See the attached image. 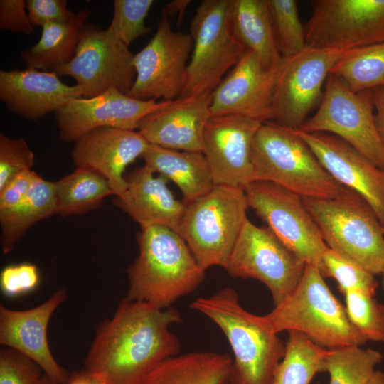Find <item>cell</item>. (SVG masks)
Instances as JSON below:
<instances>
[{
  "instance_id": "bcb514c9",
  "label": "cell",
  "mask_w": 384,
  "mask_h": 384,
  "mask_svg": "<svg viewBox=\"0 0 384 384\" xmlns=\"http://www.w3.org/2000/svg\"><path fill=\"white\" fill-rule=\"evenodd\" d=\"M65 384H103L95 375L85 368L70 373L68 380Z\"/></svg>"
},
{
  "instance_id": "f546056e",
  "label": "cell",
  "mask_w": 384,
  "mask_h": 384,
  "mask_svg": "<svg viewBox=\"0 0 384 384\" xmlns=\"http://www.w3.org/2000/svg\"><path fill=\"white\" fill-rule=\"evenodd\" d=\"M57 214L63 217L83 215L100 208L103 200L114 196L108 181L97 171L77 166L55 181Z\"/></svg>"
},
{
  "instance_id": "2e32d148",
  "label": "cell",
  "mask_w": 384,
  "mask_h": 384,
  "mask_svg": "<svg viewBox=\"0 0 384 384\" xmlns=\"http://www.w3.org/2000/svg\"><path fill=\"white\" fill-rule=\"evenodd\" d=\"M262 123L237 115L210 117L203 132V154L215 185L245 190L255 181L251 151Z\"/></svg>"
},
{
  "instance_id": "e0dca14e",
  "label": "cell",
  "mask_w": 384,
  "mask_h": 384,
  "mask_svg": "<svg viewBox=\"0 0 384 384\" xmlns=\"http://www.w3.org/2000/svg\"><path fill=\"white\" fill-rule=\"evenodd\" d=\"M166 102L137 100L118 90L110 89L92 97L71 100L55 112V119L61 139L75 142L98 127L135 130L144 116L160 108Z\"/></svg>"
},
{
  "instance_id": "603a6c76",
  "label": "cell",
  "mask_w": 384,
  "mask_h": 384,
  "mask_svg": "<svg viewBox=\"0 0 384 384\" xmlns=\"http://www.w3.org/2000/svg\"><path fill=\"white\" fill-rule=\"evenodd\" d=\"M80 97L82 89L65 84L55 71L30 68L0 71L1 100L11 112L30 121L56 112Z\"/></svg>"
},
{
  "instance_id": "484cf974",
  "label": "cell",
  "mask_w": 384,
  "mask_h": 384,
  "mask_svg": "<svg viewBox=\"0 0 384 384\" xmlns=\"http://www.w3.org/2000/svg\"><path fill=\"white\" fill-rule=\"evenodd\" d=\"M234 33L267 70L278 68L284 58L277 43L267 0H232Z\"/></svg>"
},
{
  "instance_id": "30bf717a",
  "label": "cell",
  "mask_w": 384,
  "mask_h": 384,
  "mask_svg": "<svg viewBox=\"0 0 384 384\" xmlns=\"http://www.w3.org/2000/svg\"><path fill=\"white\" fill-rule=\"evenodd\" d=\"M248 206L272 232L306 265L323 275V254L327 248L302 198L272 182L255 181L245 189Z\"/></svg>"
},
{
  "instance_id": "cb8c5ba5",
  "label": "cell",
  "mask_w": 384,
  "mask_h": 384,
  "mask_svg": "<svg viewBox=\"0 0 384 384\" xmlns=\"http://www.w3.org/2000/svg\"><path fill=\"white\" fill-rule=\"evenodd\" d=\"M147 165L137 167L127 178L126 191L114 203L142 228L165 226L178 233L186 203L177 200L167 179Z\"/></svg>"
},
{
  "instance_id": "8d00e7d4",
  "label": "cell",
  "mask_w": 384,
  "mask_h": 384,
  "mask_svg": "<svg viewBox=\"0 0 384 384\" xmlns=\"http://www.w3.org/2000/svg\"><path fill=\"white\" fill-rule=\"evenodd\" d=\"M154 2L153 0H114L113 18L107 31L129 47L134 41L149 32L145 20Z\"/></svg>"
},
{
  "instance_id": "d6986e66",
  "label": "cell",
  "mask_w": 384,
  "mask_h": 384,
  "mask_svg": "<svg viewBox=\"0 0 384 384\" xmlns=\"http://www.w3.org/2000/svg\"><path fill=\"white\" fill-rule=\"evenodd\" d=\"M292 130L306 143L338 183L368 201L384 228V170L336 135Z\"/></svg>"
},
{
  "instance_id": "4dcf8cb0",
  "label": "cell",
  "mask_w": 384,
  "mask_h": 384,
  "mask_svg": "<svg viewBox=\"0 0 384 384\" xmlns=\"http://www.w3.org/2000/svg\"><path fill=\"white\" fill-rule=\"evenodd\" d=\"M288 333L285 354L277 368L273 384H309L316 373L324 372L329 349L300 332Z\"/></svg>"
},
{
  "instance_id": "4fadbf2b",
  "label": "cell",
  "mask_w": 384,
  "mask_h": 384,
  "mask_svg": "<svg viewBox=\"0 0 384 384\" xmlns=\"http://www.w3.org/2000/svg\"><path fill=\"white\" fill-rule=\"evenodd\" d=\"M132 53L114 35L92 24L80 31L74 57L54 71L59 77L73 78L92 97L116 89L127 95L136 78Z\"/></svg>"
},
{
  "instance_id": "52a82bcc",
  "label": "cell",
  "mask_w": 384,
  "mask_h": 384,
  "mask_svg": "<svg viewBox=\"0 0 384 384\" xmlns=\"http://www.w3.org/2000/svg\"><path fill=\"white\" fill-rule=\"evenodd\" d=\"M245 190L215 185L206 195L186 204L178 233L205 271L225 267L247 220Z\"/></svg>"
},
{
  "instance_id": "ffe728a7",
  "label": "cell",
  "mask_w": 384,
  "mask_h": 384,
  "mask_svg": "<svg viewBox=\"0 0 384 384\" xmlns=\"http://www.w3.org/2000/svg\"><path fill=\"white\" fill-rule=\"evenodd\" d=\"M68 297L67 290L55 291L44 302L26 310H13L0 304V344L36 362L57 384H65L70 373L61 366L50 349L47 330L54 311Z\"/></svg>"
},
{
  "instance_id": "f6af8a7d",
  "label": "cell",
  "mask_w": 384,
  "mask_h": 384,
  "mask_svg": "<svg viewBox=\"0 0 384 384\" xmlns=\"http://www.w3.org/2000/svg\"><path fill=\"white\" fill-rule=\"evenodd\" d=\"M190 3V0L171 1L162 8V14L166 15L169 18L176 16L178 22H180Z\"/></svg>"
},
{
  "instance_id": "7bdbcfd3",
  "label": "cell",
  "mask_w": 384,
  "mask_h": 384,
  "mask_svg": "<svg viewBox=\"0 0 384 384\" xmlns=\"http://www.w3.org/2000/svg\"><path fill=\"white\" fill-rule=\"evenodd\" d=\"M24 0L0 1V28L30 35L33 33Z\"/></svg>"
},
{
  "instance_id": "d590c367",
  "label": "cell",
  "mask_w": 384,
  "mask_h": 384,
  "mask_svg": "<svg viewBox=\"0 0 384 384\" xmlns=\"http://www.w3.org/2000/svg\"><path fill=\"white\" fill-rule=\"evenodd\" d=\"M324 278L332 277L343 295L358 290L375 297L378 282L374 275L361 267L341 257L328 247L322 257Z\"/></svg>"
},
{
  "instance_id": "5b68a950",
  "label": "cell",
  "mask_w": 384,
  "mask_h": 384,
  "mask_svg": "<svg viewBox=\"0 0 384 384\" xmlns=\"http://www.w3.org/2000/svg\"><path fill=\"white\" fill-rule=\"evenodd\" d=\"M251 161L255 181L274 183L302 198H331L343 188L292 129L273 121L259 127Z\"/></svg>"
},
{
  "instance_id": "ba28073f",
  "label": "cell",
  "mask_w": 384,
  "mask_h": 384,
  "mask_svg": "<svg viewBox=\"0 0 384 384\" xmlns=\"http://www.w3.org/2000/svg\"><path fill=\"white\" fill-rule=\"evenodd\" d=\"M232 0H203L189 29L193 41L184 87L179 98L212 92L247 50L235 36Z\"/></svg>"
},
{
  "instance_id": "1f68e13d",
  "label": "cell",
  "mask_w": 384,
  "mask_h": 384,
  "mask_svg": "<svg viewBox=\"0 0 384 384\" xmlns=\"http://www.w3.org/2000/svg\"><path fill=\"white\" fill-rule=\"evenodd\" d=\"M330 73L356 92L384 85V41L348 50Z\"/></svg>"
},
{
  "instance_id": "836d02e7",
  "label": "cell",
  "mask_w": 384,
  "mask_h": 384,
  "mask_svg": "<svg viewBox=\"0 0 384 384\" xmlns=\"http://www.w3.org/2000/svg\"><path fill=\"white\" fill-rule=\"evenodd\" d=\"M279 50L283 57L292 56L307 46L296 0H267Z\"/></svg>"
},
{
  "instance_id": "ac0fdd59",
  "label": "cell",
  "mask_w": 384,
  "mask_h": 384,
  "mask_svg": "<svg viewBox=\"0 0 384 384\" xmlns=\"http://www.w3.org/2000/svg\"><path fill=\"white\" fill-rule=\"evenodd\" d=\"M278 68H265L254 53L247 50L212 92L211 115H237L262 122L273 121Z\"/></svg>"
},
{
  "instance_id": "7c38bea8",
  "label": "cell",
  "mask_w": 384,
  "mask_h": 384,
  "mask_svg": "<svg viewBox=\"0 0 384 384\" xmlns=\"http://www.w3.org/2000/svg\"><path fill=\"white\" fill-rule=\"evenodd\" d=\"M348 50L307 46L292 56L284 57L274 82L273 122L299 129L319 106L327 77Z\"/></svg>"
},
{
  "instance_id": "9c48e42d",
  "label": "cell",
  "mask_w": 384,
  "mask_h": 384,
  "mask_svg": "<svg viewBox=\"0 0 384 384\" xmlns=\"http://www.w3.org/2000/svg\"><path fill=\"white\" fill-rule=\"evenodd\" d=\"M299 129L336 135L384 170V144L375 122L371 90L353 92L330 73L316 112Z\"/></svg>"
},
{
  "instance_id": "d4e9b609",
  "label": "cell",
  "mask_w": 384,
  "mask_h": 384,
  "mask_svg": "<svg viewBox=\"0 0 384 384\" xmlns=\"http://www.w3.org/2000/svg\"><path fill=\"white\" fill-rule=\"evenodd\" d=\"M142 158L155 173L175 183L186 204L206 195L215 186L202 152L174 150L149 144Z\"/></svg>"
},
{
  "instance_id": "7dc6e473",
  "label": "cell",
  "mask_w": 384,
  "mask_h": 384,
  "mask_svg": "<svg viewBox=\"0 0 384 384\" xmlns=\"http://www.w3.org/2000/svg\"><path fill=\"white\" fill-rule=\"evenodd\" d=\"M369 384H384V373L380 370H375Z\"/></svg>"
},
{
  "instance_id": "8992f818",
  "label": "cell",
  "mask_w": 384,
  "mask_h": 384,
  "mask_svg": "<svg viewBox=\"0 0 384 384\" xmlns=\"http://www.w3.org/2000/svg\"><path fill=\"white\" fill-rule=\"evenodd\" d=\"M326 246L373 275L384 270V228L368 201L344 187L335 197L302 198Z\"/></svg>"
},
{
  "instance_id": "ab89813d",
  "label": "cell",
  "mask_w": 384,
  "mask_h": 384,
  "mask_svg": "<svg viewBox=\"0 0 384 384\" xmlns=\"http://www.w3.org/2000/svg\"><path fill=\"white\" fill-rule=\"evenodd\" d=\"M39 275L36 265L30 263L9 265L0 274V285L6 297H16L33 290L38 285Z\"/></svg>"
},
{
  "instance_id": "7402d4cb",
  "label": "cell",
  "mask_w": 384,
  "mask_h": 384,
  "mask_svg": "<svg viewBox=\"0 0 384 384\" xmlns=\"http://www.w3.org/2000/svg\"><path fill=\"white\" fill-rule=\"evenodd\" d=\"M211 93L166 101L140 120L139 132L149 144L203 153L204 128L212 116Z\"/></svg>"
},
{
  "instance_id": "60d3db41",
  "label": "cell",
  "mask_w": 384,
  "mask_h": 384,
  "mask_svg": "<svg viewBox=\"0 0 384 384\" xmlns=\"http://www.w3.org/2000/svg\"><path fill=\"white\" fill-rule=\"evenodd\" d=\"M26 3L29 19L34 27L67 21L75 15L68 9L66 0H27Z\"/></svg>"
},
{
  "instance_id": "ee69618b",
  "label": "cell",
  "mask_w": 384,
  "mask_h": 384,
  "mask_svg": "<svg viewBox=\"0 0 384 384\" xmlns=\"http://www.w3.org/2000/svg\"><path fill=\"white\" fill-rule=\"evenodd\" d=\"M374 105L375 122L378 134L384 144V85L371 89Z\"/></svg>"
},
{
  "instance_id": "7a4b0ae2",
  "label": "cell",
  "mask_w": 384,
  "mask_h": 384,
  "mask_svg": "<svg viewBox=\"0 0 384 384\" xmlns=\"http://www.w3.org/2000/svg\"><path fill=\"white\" fill-rule=\"evenodd\" d=\"M137 242L139 254L127 270L126 298L165 309L203 282L205 270L175 230L142 228Z\"/></svg>"
},
{
  "instance_id": "d6a6232c",
  "label": "cell",
  "mask_w": 384,
  "mask_h": 384,
  "mask_svg": "<svg viewBox=\"0 0 384 384\" xmlns=\"http://www.w3.org/2000/svg\"><path fill=\"white\" fill-rule=\"evenodd\" d=\"M383 360L378 351L346 346L329 349L324 372L329 374V384H369L375 367Z\"/></svg>"
},
{
  "instance_id": "c3c4849f",
  "label": "cell",
  "mask_w": 384,
  "mask_h": 384,
  "mask_svg": "<svg viewBox=\"0 0 384 384\" xmlns=\"http://www.w3.org/2000/svg\"><path fill=\"white\" fill-rule=\"evenodd\" d=\"M38 384H57L54 381H53L48 376H47L45 373L41 378V380Z\"/></svg>"
},
{
  "instance_id": "3957f363",
  "label": "cell",
  "mask_w": 384,
  "mask_h": 384,
  "mask_svg": "<svg viewBox=\"0 0 384 384\" xmlns=\"http://www.w3.org/2000/svg\"><path fill=\"white\" fill-rule=\"evenodd\" d=\"M251 318L270 332L296 331L327 349L361 346L368 341L351 324L320 270L311 265H306L297 287L282 302L269 314H251Z\"/></svg>"
},
{
  "instance_id": "681fc988",
  "label": "cell",
  "mask_w": 384,
  "mask_h": 384,
  "mask_svg": "<svg viewBox=\"0 0 384 384\" xmlns=\"http://www.w3.org/2000/svg\"><path fill=\"white\" fill-rule=\"evenodd\" d=\"M383 282H382V287H383V289L384 291V270L383 272Z\"/></svg>"
},
{
  "instance_id": "f907efd6",
  "label": "cell",
  "mask_w": 384,
  "mask_h": 384,
  "mask_svg": "<svg viewBox=\"0 0 384 384\" xmlns=\"http://www.w3.org/2000/svg\"><path fill=\"white\" fill-rule=\"evenodd\" d=\"M316 384H321V383H316Z\"/></svg>"
},
{
  "instance_id": "9a60e30c",
  "label": "cell",
  "mask_w": 384,
  "mask_h": 384,
  "mask_svg": "<svg viewBox=\"0 0 384 384\" xmlns=\"http://www.w3.org/2000/svg\"><path fill=\"white\" fill-rule=\"evenodd\" d=\"M306 46L351 50L384 41V0H315Z\"/></svg>"
},
{
  "instance_id": "5bb4252c",
  "label": "cell",
  "mask_w": 384,
  "mask_h": 384,
  "mask_svg": "<svg viewBox=\"0 0 384 384\" xmlns=\"http://www.w3.org/2000/svg\"><path fill=\"white\" fill-rule=\"evenodd\" d=\"M193 48L190 33L174 31L169 18L161 14L154 36L134 55L136 78L127 95L141 100L179 98Z\"/></svg>"
},
{
  "instance_id": "74e56055",
  "label": "cell",
  "mask_w": 384,
  "mask_h": 384,
  "mask_svg": "<svg viewBox=\"0 0 384 384\" xmlns=\"http://www.w3.org/2000/svg\"><path fill=\"white\" fill-rule=\"evenodd\" d=\"M34 154L23 138L0 134V189L21 172L32 170Z\"/></svg>"
},
{
  "instance_id": "44dd1931",
  "label": "cell",
  "mask_w": 384,
  "mask_h": 384,
  "mask_svg": "<svg viewBox=\"0 0 384 384\" xmlns=\"http://www.w3.org/2000/svg\"><path fill=\"white\" fill-rule=\"evenodd\" d=\"M149 143L138 131L109 127L93 129L74 142L71 159L76 166L89 167L109 182L114 196L127 189V166L142 157Z\"/></svg>"
},
{
  "instance_id": "f35d334b",
  "label": "cell",
  "mask_w": 384,
  "mask_h": 384,
  "mask_svg": "<svg viewBox=\"0 0 384 384\" xmlns=\"http://www.w3.org/2000/svg\"><path fill=\"white\" fill-rule=\"evenodd\" d=\"M42 368L21 352L9 347L0 349V384H38Z\"/></svg>"
},
{
  "instance_id": "83f0119b",
  "label": "cell",
  "mask_w": 384,
  "mask_h": 384,
  "mask_svg": "<svg viewBox=\"0 0 384 384\" xmlns=\"http://www.w3.org/2000/svg\"><path fill=\"white\" fill-rule=\"evenodd\" d=\"M90 14L88 9H84L67 21L50 23L42 27L39 41L21 53L27 68L54 71L70 61L79 33Z\"/></svg>"
},
{
  "instance_id": "4316f807",
  "label": "cell",
  "mask_w": 384,
  "mask_h": 384,
  "mask_svg": "<svg viewBox=\"0 0 384 384\" xmlns=\"http://www.w3.org/2000/svg\"><path fill=\"white\" fill-rule=\"evenodd\" d=\"M233 358L213 351H195L168 358L142 384H231Z\"/></svg>"
},
{
  "instance_id": "8fae6325",
  "label": "cell",
  "mask_w": 384,
  "mask_h": 384,
  "mask_svg": "<svg viewBox=\"0 0 384 384\" xmlns=\"http://www.w3.org/2000/svg\"><path fill=\"white\" fill-rule=\"evenodd\" d=\"M305 266L267 226L247 219L224 269L233 277L262 282L277 306L297 287Z\"/></svg>"
},
{
  "instance_id": "e575fe53",
  "label": "cell",
  "mask_w": 384,
  "mask_h": 384,
  "mask_svg": "<svg viewBox=\"0 0 384 384\" xmlns=\"http://www.w3.org/2000/svg\"><path fill=\"white\" fill-rule=\"evenodd\" d=\"M344 297L351 324L368 341L384 344V305L375 297L358 290L349 291Z\"/></svg>"
},
{
  "instance_id": "6da1fadb",
  "label": "cell",
  "mask_w": 384,
  "mask_h": 384,
  "mask_svg": "<svg viewBox=\"0 0 384 384\" xmlns=\"http://www.w3.org/2000/svg\"><path fill=\"white\" fill-rule=\"evenodd\" d=\"M181 321L173 307L124 297L113 316L97 325L85 369L103 384H142L159 363L178 354L180 342L170 326Z\"/></svg>"
},
{
  "instance_id": "b9f144b4",
  "label": "cell",
  "mask_w": 384,
  "mask_h": 384,
  "mask_svg": "<svg viewBox=\"0 0 384 384\" xmlns=\"http://www.w3.org/2000/svg\"><path fill=\"white\" fill-rule=\"evenodd\" d=\"M38 176L33 170L25 171L0 189V215L10 212L23 201Z\"/></svg>"
},
{
  "instance_id": "277c9868",
  "label": "cell",
  "mask_w": 384,
  "mask_h": 384,
  "mask_svg": "<svg viewBox=\"0 0 384 384\" xmlns=\"http://www.w3.org/2000/svg\"><path fill=\"white\" fill-rule=\"evenodd\" d=\"M190 307L212 320L227 337L234 355L231 384H273L286 343L252 319L234 289L197 298Z\"/></svg>"
},
{
  "instance_id": "f1b7e54d",
  "label": "cell",
  "mask_w": 384,
  "mask_h": 384,
  "mask_svg": "<svg viewBox=\"0 0 384 384\" xmlns=\"http://www.w3.org/2000/svg\"><path fill=\"white\" fill-rule=\"evenodd\" d=\"M55 214H57L55 182L38 176L23 201L10 212L0 215L2 252H10L35 223Z\"/></svg>"
}]
</instances>
